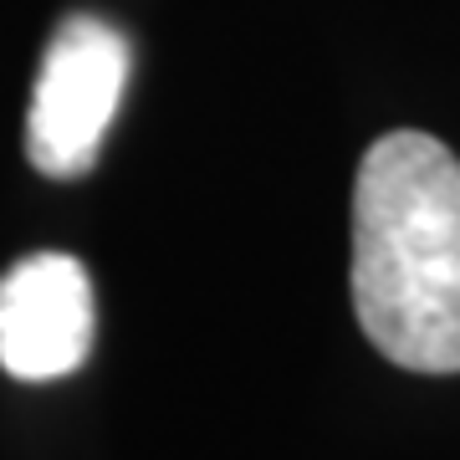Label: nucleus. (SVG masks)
Here are the masks:
<instances>
[{
  "instance_id": "1",
  "label": "nucleus",
  "mask_w": 460,
  "mask_h": 460,
  "mask_svg": "<svg viewBox=\"0 0 460 460\" xmlns=\"http://www.w3.org/2000/svg\"><path fill=\"white\" fill-rule=\"evenodd\" d=\"M353 307L410 374H460V159L420 128L384 133L353 184Z\"/></svg>"
},
{
  "instance_id": "2",
  "label": "nucleus",
  "mask_w": 460,
  "mask_h": 460,
  "mask_svg": "<svg viewBox=\"0 0 460 460\" xmlns=\"http://www.w3.org/2000/svg\"><path fill=\"white\" fill-rule=\"evenodd\" d=\"M128 36L102 16H66L36 72L26 154L47 180H77L93 169L128 87Z\"/></svg>"
},
{
  "instance_id": "3",
  "label": "nucleus",
  "mask_w": 460,
  "mask_h": 460,
  "mask_svg": "<svg viewBox=\"0 0 460 460\" xmlns=\"http://www.w3.org/2000/svg\"><path fill=\"white\" fill-rule=\"evenodd\" d=\"M93 281L66 251H36L0 277V368L26 384L77 374L93 353Z\"/></svg>"
}]
</instances>
